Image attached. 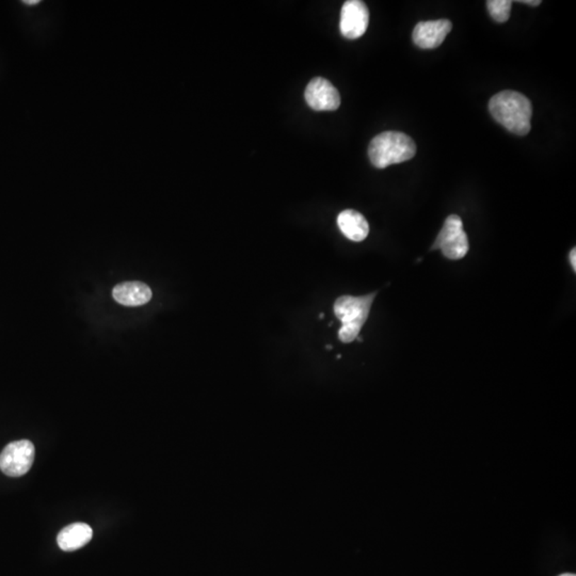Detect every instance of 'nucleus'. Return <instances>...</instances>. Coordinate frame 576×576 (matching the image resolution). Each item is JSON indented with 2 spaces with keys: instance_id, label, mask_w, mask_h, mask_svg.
<instances>
[{
  "instance_id": "obj_12",
  "label": "nucleus",
  "mask_w": 576,
  "mask_h": 576,
  "mask_svg": "<svg viewBox=\"0 0 576 576\" xmlns=\"http://www.w3.org/2000/svg\"><path fill=\"white\" fill-rule=\"evenodd\" d=\"M512 3L510 0H489L487 1L490 16L497 23H505L509 20Z\"/></svg>"
},
{
  "instance_id": "obj_13",
  "label": "nucleus",
  "mask_w": 576,
  "mask_h": 576,
  "mask_svg": "<svg viewBox=\"0 0 576 576\" xmlns=\"http://www.w3.org/2000/svg\"><path fill=\"white\" fill-rule=\"evenodd\" d=\"M570 263H571L572 268H573L574 271H576V249L573 248L571 252H570Z\"/></svg>"
},
{
  "instance_id": "obj_2",
  "label": "nucleus",
  "mask_w": 576,
  "mask_h": 576,
  "mask_svg": "<svg viewBox=\"0 0 576 576\" xmlns=\"http://www.w3.org/2000/svg\"><path fill=\"white\" fill-rule=\"evenodd\" d=\"M415 154L413 139L401 132H381L371 140L369 148V159L379 169L410 161Z\"/></svg>"
},
{
  "instance_id": "obj_3",
  "label": "nucleus",
  "mask_w": 576,
  "mask_h": 576,
  "mask_svg": "<svg viewBox=\"0 0 576 576\" xmlns=\"http://www.w3.org/2000/svg\"><path fill=\"white\" fill-rule=\"evenodd\" d=\"M377 294L373 293L362 297L342 296L334 304L335 316L342 323L338 338L342 342H351L357 338L359 331L369 318L371 304Z\"/></svg>"
},
{
  "instance_id": "obj_6",
  "label": "nucleus",
  "mask_w": 576,
  "mask_h": 576,
  "mask_svg": "<svg viewBox=\"0 0 576 576\" xmlns=\"http://www.w3.org/2000/svg\"><path fill=\"white\" fill-rule=\"evenodd\" d=\"M369 23L367 6L361 0H348L340 12V29L346 39H359L367 33Z\"/></svg>"
},
{
  "instance_id": "obj_14",
  "label": "nucleus",
  "mask_w": 576,
  "mask_h": 576,
  "mask_svg": "<svg viewBox=\"0 0 576 576\" xmlns=\"http://www.w3.org/2000/svg\"><path fill=\"white\" fill-rule=\"evenodd\" d=\"M518 3L525 4V5L529 6H534V7H537L541 4L540 0H521V1H518Z\"/></svg>"
},
{
  "instance_id": "obj_8",
  "label": "nucleus",
  "mask_w": 576,
  "mask_h": 576,
  "mask_svg": "<svg viewBox=\"0 0 576 576\" xmlns=\"http://www.w3.org/2000/svg\"><path fill=\"white\" fill-rule=\"evenodd\" d=\"M453 25L449 20L428 21L416 25L413 30L414 44L422 50L439 47L451 33Z\"/></svg>"
},
{
  "instance_id": "obj_9",
  "label": "nucleus",
  "mask_w": 576,
  "mask_h": 576,
  "mask_svg": "<svg viewBox=\"0 0 576 576\" xmlns=\"http://www.w3.org/2000/svg\"><path fill=\"white\" fill-rule=\"evenodd\" d=\"M153 293L146 283L139 281L123 282L113 289V297L124 306H144L152 299Z\"/></svg>"
},
{
  "instance_id": "obj_11",
  "label": "nucleus",
  "mask_w": 576,
  "mask_h": 576,
  "mask_svg": "<svg viewBox=\"0 0 576 576\" xmlns=\"http://www.w3.org/2000/svg\"><path fill=\"white\" fill-rule=\"evenodd\" d=\"M93 531L85 523H74L64 527L57 537L59 548L65 552H73L83 548L91 541Z\"/></svg>"
},
{
  "instance_id": "obj_1",
  "label": "nucleus",
  "mask_w": 576,
  "mask_h": 576,
  "mask_svg": "<svg viewBox=\"0 0 576 576\" xmlns=\"http://www.w3.org/2000/svg\"><path fill=\"white\" fill-rule=\"evenodd\" d=\"M489 110L492 117L512 134L525 136L531 132L533 107L522 93L510 90L500 92L490 100Z\"/></svg>"
},
{
  "instance_id": "obj_15",
  "label": "nucleus",
  "mask_w": 576,
  "mask_h": 576,
  "mask_svg": "<svg viewBox=\"0 0 576 576\" xmlns=\"http://www.w3.org/2000/svg\"><path fill=\"white\" fill-rule=\"evenodd\" d=\"M23 3L27 6H35L38 5V4H40V0H24Z\"/></svg>"
},
{
  "instance_id": "obj_10",
  "label": "nucleus",
  "mask_w": 576,
  "mask_h": 576,
  "mask_svg": "<svg viewBox=\"0 0 576 576\" xmlns=\"http://www.w3.org/2000/svg\"><path fill=\"white\" fill-rule=\"evenodd\" d=\"M338 224L340 232L350 241L359 243L369 236V222L357 210L346 209L340 212L338 217Z\"/></svg>"
},
{
  "instance_id": "obj_7",
  "label": "nucleus",
  "mask_w": 576,
  "mask_h": 576,
  "mask_svg": "<svg viewBox=\"0 0 576 576\" xmlns=\"http://www.w3.org/2000/svg\"><path fill=\"white\" fill-rule=\"evenodd\" d=\"M306 103L317 111L336 110L340 105L338 89L323 77L312 79L304 92Z\"/></svg>"
},
{
  "instance_id": "obj_4",
  "label": "nucleus",
  "mask_w": 576,
  "mask_h": 576,
  "mask_svg": "<svg viewBox=\"0 0 576 576\" xmlns=\"http://www.w3.org/2000/svg\"><path fill=\"white\" fill-rule=\"evenodd\" d=\"M468 248L470 245L466 233L463 230L461 218L457 214H451L445 220L444 226L431 249H441L445 258L458 260L466 255Z\"/></svg>"
},
{
  "instance_id": "obj_16",
  "label": "nucleus",
  "mask_w": 576,
  "mask_h": 576,
  "mask_svg": "<svg viewBox=\"0 0 576 576\" xmlns=\"http://www.w3.org/2000/svg\"><path fill=\"white\" fill-rule=\"evenodd\" d=\"M559 576H576V575H575V574H573V573H563V574H561V575H559Z\"/></svg>"
},
{
  "instance_id": "obj_5",
  "label": "nucleus",
  "mask_w": 576,
  "mask_h": 576,
  "mask_svg": "<svg viewBox=\"0 0 576 576\" xmlns=\"http://www.w3.org/2000/svg\"><path fill=\"white\" fill-rule=\"evenodd\" d=\"M35 456V445L30 441L10 443L0 454V470L10 477L23 476L33 466Z\"/></svg>"
}]
</instances>
